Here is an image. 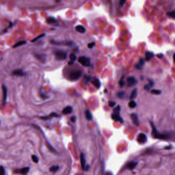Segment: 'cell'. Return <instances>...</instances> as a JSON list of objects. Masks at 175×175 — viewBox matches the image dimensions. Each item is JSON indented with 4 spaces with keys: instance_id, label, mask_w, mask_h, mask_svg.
<instances>
[{
    "instance_id": "obj_1",
    "label": "cell",
    "mask_w": 175,
    "mask_h": 175,
    "mask_svg": "<svg viewBox=\"0 0 175 175\" xmlns=\"http://www.w3.org/2000/svg\"><path fill=\"white\" fill-rule=\"evenodd\" d=\"M150 124L152 127V135L154 138L159 139H162V140H167L170 139V137L169 136V134H161L159 132H158L156 127L154 126L153 122H150Z\"/></svg>"
},
{
    "instance_id": "obj_2",
    "label": "cell",
    "mask_w": 175,
    "mask_h": 175,
    "mask_svg": "<svg viewBox=\"0 0 175 175\" xmlns=\"http://www.w3.org/2000/svg\"><path fill=\"white\" fill-rule=\"evenodd\" d=\"M54 55L56 58L58 60H64L67 58V53L63 50H56L54 51Z\"/></svg>"
},
{
    "instance_id": "obj_3",
    "label": "cell",
    "mask_w": 175,
    "mask_h": 175,
    "mask_svg": "<svg viewBox=\"0 0 175 175\" xmlns=\"http://www.w3.org/2000/svg\"><path fill=\"white\" fill-rule=\"evenodd\" d=\"M82 75V72L79 70H75L71 72L69 74V79L72 81H76L78 80Z\"/></svg>"
},
{
    "instance_id": "obj_4",
    "label": "cell",
    "mask_w": 175,
    "mask_h": 175,
    "mask_svg": "<svg viewBox=\"0 0 175 175\" xmlns=\"http://www.w3.org/2000/svg\"><path fill=\"white\" fill-rule=\"evenodd\" d=\"M78 61L85 67H88L90 64V59L89 58H87L84 56L80 57L78 59Z\"/></svg>"
},
{
    "instance_id": "obj_5",
    "label": "cell",
    "mask_w": 175,
    "mask_h": 175,
    "mask_svg": "<svg viewBox=\"0 0 175 175\" xmlns=\"http://www.w3.org/2000/svg\"><path fill=\"white\" fill-rule=\"evenodd\" d=\"M126 81L127 83V85L129 87H132L137 83V81L135 78L132 76L128 77Z\"/></svg>"
},
{
    "instance_id": "obj_6",
    "label": "cell",
    "mask_w": 175,
    "mask_h": 175,
    "mask_svg": "<svg viewBox=\"0 0 175 175\" xmlns=\"http://www.w3.org/2000/svg\"><path fill=\"white\" fill-rule=\"evenodd\" d=\"M137 140H138V142L139 143H141V144L145 143L147 141L146 136L143 133H141L139 134L138 136Z\"/></svg>"
},
{
    "instance_id": "obj_7",
    "label": "cell",
    "mask_w": 175,
    "mask_h": 175,
    "mask_svg": "<svg viewBox=\"0 0 175 175\" xmlns=\"http://www.w3.org/2000/svg\"><path fill=\"white\" fill-rule=\"evenodd\" d=\"M2 90H3V104H5L7 98V89L5 85H2Z\"/></svg>"
},
{
    "instance_id": "obj_8",
    "label": "cell",
    "mask_w": 175,
    "mask_h": 175,
    "mask_svg": "<svg viewBox=\"0 0 175 175\" xmlns=\"http://www.w3.org/2000/svg\"><path fill=\"white\" fill-rule=\"evenodd\" d=\"M131 118H132L133 122L134 125L137 126H139V121L138 117L136 113H133L132 114H131Z\"/></svg>"
},
{
    "instance_id": "obj_9",
    "label": "cell",
    "mask_w": 175,
    "mask_h": 175,
    "mask_svg": "<svg viewBox=\"0 0 175 175\" xmlns=\"http://www.w3.org/2000/svg\"><path fill=\"white\" fill-rule=\"evenodd\" d=\"M12 75L16 76H24L26 75V73L21 69H15L12 73Z\"/></svg>"
},
{
    "instance_id": "obj_10",
    "label": "cell",
    "mask_w": 175,
    "mask_h": 175,
    "mask_svg": "<svg viewBox=\"0 0 175 175\" xmlns=\"http://www.w3.org/2000/svg\"><path fill=\"white\" fill-rule=\"evenodd\" d=\"M138 165V162H134V161H130L129 163H128L126 165V168L130 170H133L134 168H135L137 165Z\"/></svg>"
},
{
    "instance_id": "obj_11",
    "label": "cell",
    "mask_w": 175,
    "mask_h": 175,
    "mask_svg": "<svg viewBox=\"0 0 175 175\" xmlns=\"http://www.w3.org/2000/svg\"><path fill=\"white\" fill-rule=\"evenodd\" d=\"M145 64V60L143 58H141L139 60V63L135 65V67L138 69H141L143 68V66Z\"/></svg>"
},
{
    "instance_id": "obj_12",
    "label": "cell",
    "mask_w": 175,
    "mask_h": 175,
    "mask_svg": "<svg viewBox=\"0 0 175 175\" xmlns=\"http://www.w3.org/2000/svg\"><path fill=\"white\" fill-rule=\"evenodd\" d=\"M36 58L39 60L41 62L44 63L46 61V56L44 54H39V53H36L35 55Z\"/></svg>"
},
{
    "instance_id": "obj_13",
    "label": "cell",
    "mask_w": 175,
    "mask_h": 175,
    "mask_svg": "<svg viewBox=\"0 0 175 175\" xmlns=\"http://www.w3.org/2000/svg\"><path fill=\"white\" fill-rule=\"evenodd\" d=\"M112 118L113 120L115 121H117V122H120L121 123L123 122V119L119 115L113 113L112 115Z\"/></svg>"
},
{
    "instance_id": "obj_14",
    "label": "cell",
    "mask_w": 175,
    "mask_h": 175,
    "mask_svg": "<svg viewBox=\"0 0 175 175\" xmlns=\"http://www.w3.org/2000/svg\"><path fill=\"white\" fill-rule=\"evenodd\" d=\"M80 160H81V166H82V169L83 170H85V167H86V165H85L86 161H85L84 155V154L83 153L81 154Z\"/></svg>"
},
{
    "instance_id": "obj_15",
    "label": "cell",
    "mask_w": 175,
    "mask_h": 175,
    "mask_svg": "<svg viewBox=\"0 0 175 175\" xmlns=\"http://www.w3.org/2000/svg\"><path fill=\"white\" fill-rule=\"evenodd\" d=\"M72 112V107L70 106H68L63 109L62 111V113L63 114H64V115H67V114L71 113Z\"/></svg>"
},
{
    "instance_id": "obj_16",
    "label": "cell",
    "mask_w": 175,
    "mask_h": 175,
    "mask_svg": "<svg viewBox=\"0 0 175 175\" xmlns=\"http://www.w3.org/2000/svg\"><path fill=\"white\" fill-rule=\"evenodd\" d=\"M154 55L153 52L147 51L145 52V60L147 61H149L154 57Z\"/></svg>"
},
{
    "instance_id": "obj_17",
    "label": "cell",
    "mask_w": 175,
    "mask_h": 175,
    "mask_svg": "<svg viewBox=\"0 0 175 175\" xmlns=\"http://www.w3.org/2000/svg\"><path fill=\"white\" fill-rule=\"evenodd\" d=\"M92 83L93 84V85L98 89L100 88L101 85V83L100 81L99 80V79H98V78L94 79Z\"/></svg>"
},
{
    "instance_id": "obj_18",
    "label": "cell",
    "mask_w": 175,
    "mask_h": 175,
    "mask_svg": "<svg viewBox=\"0 0 175 175\" xmlns=\"http://www.w3.org/2000/svg\"><path fill=\"white\" fill-rule=\"evenodd\" d=\"M46 21L50 24H58V22L57 20L53 17H49L46 20Z\"/></svg>"
},
{
    "instance_id": "obj_19",
    "label": "cell",
    "mask_w": 175,
    "mask_h": 175,
    "mask_svg": "<svg viewBox=\"0 0 175 175\" xmlns=\"http://www.w3.org/2000/svg\"><path fill=\"white\" fill-rule=\"evenodd\" d=\"M76 30H77V31L81 33H85V32L86 31V29L82 25H78L76 27Z\"/></svg>"
},
{
    "instance_id": "obj_20",
    "label": "cell",
    "mask_w": 175,
    "mask_h": 175,
    "mask_svg": "<svg viewBox=\"0 0 175 175\" xmlns=\"http://www.w3.org/2000/svg\"><path fill=\"white\" fill-rule=\"evenodd\" d=\"M85 116H86V119L88 120H89V121H90V120H92L93 119L92 114V113H91V112H90V111L88 109L86 110V111H85Z\"/></svg>"
},
{
    "instance_id": "obj_21",
    "label": "cell",
    "mask_w": 175,
    "mask_h": 175,
    "mask_svg": "<svg viewBox=\"0 0 175 175\" xmlns=\"http://www.w3.org/2000/svg\"><path fill=\"white\" fill-rule=\"evenodd\" d=\"M29 171V168L28 167H26L23 168L22 169L20 170V173H21L23 175H26L27 174Z\"/></svg>"
},
{
    "instance_id": "obj_22",
    "label": "cell",
    "mask_w": 175,
    "mask_h": 175,
    "mask_svg": "<svg viewBox=\"0 0 175 175\" xmlns=\"http://www.w3.org/2000/svg\"><path fill=\"white\" fill-rule=\"evenodd\" d=\"M26 43H27V42L26 41H20L18 42L15 43V44L13 45V48L18 47H19L20 46H22L23 45L25 44H26Z\"/></svg>"
},
{
    "instance_id": "obj_23",
    "label": "cell",
    "mask_w": 175,
    "mask_h": 175,
    "mask_svg": "<svg viewBox=\"0 0 175 175\" xmlns=\"http://www.w3.org/2000/svg\"><path fill=\"white\" fill-rule=\"evenodd\" d=\"M137 88H134L133 91L132 92V93H131V95L130 97V99H134L136 98V97H137Z\"/></svg>"
},
{
    "instance_id": "obj_24",
    "label": "cell",
    "mask_w": 175,
    "mask_h": 175,
    "mask_svg": "<svg viewBox=\"0 0 175 175\" xmlns=\"http://www.w3.org/2000/svg\"><path fill=\"white\" fill-rule=\"evenodd\" d=\"M136 105H137L136 103L133 100L131 101H130L129 103V106L131 108H135V107H136Z\"/></svg>"
},
{
    "instance_id": "obj_25",
    "label": "cell",
    "mask_w": 175,
    "mask_h": 175,
    "mask_svg": "<svg viewBox=\"0 0 175 175\" xmlns=\"http://www.w3.org/2000/svg\"><path fill=\"white\" fill-rule=\"evenodd\" d=\"M151 93L152 94H154V95H159L162 93L161 90L159 89H152L151 90Z\"/></svg>"
},
{
    "instance_id": "obj_26",
    "label": "cell",
    "mask_w": 175,
    "mask_h": 175,
    "mask_svg": "<svg viewBox=\"0 0 175 175\" xmlns=\"http://www.w3.org/2000/svg\"><path fill=\"white\" fill-rule=\"evenodd\" d=\"M125 96V93L124 92H120L117 93V96L120 99H123Z\"/></svg>"
},
{
    "instance_id": "obj_27",
    "label": "cell",
    "mask_w": 175,
    "mask_h": 175,
    "mask_svg": "<svg viewBox=\"0 0 175 175\" xmlns=\"http://www.w3.org/2000/svg\"><path fill=\"white\" fill-rule=\"evenodd\" d=\"M120 110H121L120 106V105H118V106H117L116 107H115V108L113 109V113H113L117 114V115H119Z\"/></svg>"
},
{
    "instance_id": "obj_28",
    "label": "cell",
    "mask_w": 175,
    "mask_h": 175,
    "mask_svg": "<svg viewBox=\"0 0 175 175\" xmlns=\"http://www.w3.org/2000/svg\"><path fill=\"white\" fill-rule=\"evenodd\" d=\"M59 166L53 165L50 168L49 170L50 171H51V172H56V171H57L59 170Z\"/></svg>"
},
{
    "instance_id": "obj_29",
    "label": "cell",
    "mask_w": 175,
    "mask_h": 175,
    "mask_svg": "<svg viewBox=\"0 0 175 175\" xmlns=\"http://www.w3.org/2000/svg\"><path fill=\"white\" fill-rule=\"evenodd\" d=\"M124 76H123L122 77V78H121V80L119 81V85L120 86V87H123L124 85H125V81H124Z\"/></svg>"
},
{
    "instance_id": "obj_30",
    "label": "cell",
    "mask_w": 175,
    "mask_h": 175,
    "mask_svg": "<svg viewBox=\"0 0 175 175\" xmlns=\"http://www.w3.org/2000/svg\"><path fill=\"white\" fill-rule=\"evenodd\" d=\"M69 58L70 60H71L72 61L74 62L75 61L77 60V56L75 54H74V53H70L69 55Z\"/></svg>"
},
{
    "instance_id": "obj_31",
    "label": "cell",
    "mask_w": 175,
    "mask_h": 175,
    "mask_svg": "<svg viewBox=\"0 0 175 175\" xmlns=\"http://www.w3.org/2000/svg\"><path fill=\"white\" fill-rule=\"evenodd\" d=\"M167 15L168 16H170V17H171L173 19H175V11L169 12L167 13Z\"/></svg>"
},
{
    "instance_id": "obj_32",
    "label": "cell",
    "mask_w": 175,
    "mask_h": 175,
    "mask_svg": "<svg viewBox=\"0 0 175 175\" xmlns=\"http://www.w3.org/2000/svg\"><path fill=\"white\" fill-rule=\"evenodd\" d=\"M31 158H32V161H33V162H35L36 163L39 162V158H38V157L36 156V155H32V157H31Z\"/></svg>"
},
{
    "instance_id": "obj_33",
    "label": "cell",
    "mask_w": 175,
    "mask_h": 175,
    "mask_svg": "<svg viewBox=\"0 0 175 175\" xmlns=\"http://www.w3.org/2000/svg\"><path fill=\"white\" fill-rule=\"evenodd\" d=\"M0 175H5V170L3 166H0Z\"/></svg>"
},
{
    "instance_id": "obj_34",
    "label": "cell",
    "mask_w": 175,
    "mask_h": 175,
    "mask_svg": "<svg viewBox=\"0 0 175 175\" xmlns=\"http://www.w3.org/2000/svg\"><path fill=\"white\" fill-rule=\"evenodd\" d=\"M95 45V42H92V43H90L89 44H88V45H87V46H88V48L91 49Z\"/></svg>"
},
{
    "instance_id": "obj_35",
    "label": "cell",
    "mask_w": 175,
    "mask_h": 175,
    "mask_svg": "<svg viewBox=\"0 0 175 175\" xmlns=\"http://www.w3.org/2000/svg\"><path fill=\"white\" fill-rule=\"evenodd\" d=\"M45 35V34H42V35H40V36H37V37H36V38H35V39H33V40H32V42H35V41H36L37 40H39V39H40V38H42V37H43V36H44Z\"/></svg>"
},
{
    "instance_id": "obj_36",
    "label": "cell",
    "mask_w": 175,
    "mask_h": 175,
    "mask_svg": "<svg viewBox=\"0 0 175 175\" xmlns=\"http://www.w3.org/2000/svg\"><path fill=\"white\" fill-rule=\"evenodd\" d=\"M90 79V77L88 75H86L84 77V80H85V83H87V82L89 81V80Z\"/></svg>"
},
{
    "instance_id": "obj_37",
    "label": "cell",
    "mask_w": 175,
    "mask_h": 175,
    "mask_svg": "<svg viewBox=\"0 0 175 175\" xmlns=\"http://www.w3.org/2000/svg\"><path fill=\"white\" fill-rule=\"evenodd\" d=\"M116 102H114V101H110L109 102V106H110L111 107H113L114 106H115L116 105Z\"/></svg>"
},
{
    "instance_id": "obj_38",
    "label": "cell",
    "mask_w": 175,
    "mask_h": 175,
    "mask_svg": "<svg viewBox=\"0 0 175 175\" xmlns=\"http://www.w3.org/2000/svg\"><path fill=\"white\" fill-rule=\"evenodd\" d=\"M150 87H151L150 85L149 84H146V85H145V86H144V89H145L146 90L149 91V90H150Z\"/></svg>"
},
{
    "instance_id": "obj_39",
    "label": "cell",
    "mask_w": 175,
    "mask_h": 175,
    "mask_svg": "<svg viewBox=\"0 0 175 175\" xmlns=\"http://www.w3.org/2000/svg\"><path fill=\"white\" fill-rule=\"evenodd\" d=\"M149 84L150 85L151 87L153 86L154 85V82L153 81L151 80H150V79H149Z\"/></svg>"
},
{
    "instance_id": "obj_40",
    "label": "cell",
    "mask_w": 175,
    "mask_h": 175,
    "mask_svg": "<svg viewBox=\"0 0 175 175\" xmlns=\"http://www.w3.org/2000/svg\"><path fill=\"white\" fill-rule=\"evenodd\" d=\"M76 117H75V116H72V118H71V119H70V120H71V121H72V122H76Z\"/></svg>"
},
{
    "instance_id": "obj_41",
    "label": "cell",
    "mask_w": 175,
    "mask_h": 175,
    "mask_svg": "<svg viewBox=\"0 0 175 175\" xmlns=\"http://www.w3.org/2000/svg\"><path fill=\"white\" fill-rule=\"evenodd\" d=\"M157 57H158V58L161 59L162 58H163V55L162 54V53H159V54H157Z\"/></svg>"
},
{
    "instance_id": "obj_42",
    "label": "cell",
    "mask_w": 175,
    "mask_h": 175,
    "mask_svg": "<svg viewBox=\"0 0 175 175\" xmlns=\"http://www.w3.org/2000/svg\"><path fill=\"white\" fill-rule=\"evenodd\" d=\"M125 2H126L125 1H123V0H122V1H121L120 2V6H122L124 4V3H125Z\"/></svg>"
},
{
    "instance_id": "obj_43",
    "label": "cell",
    "mask_w": 175,
    "mask_h": 175,
    "mask_svg": "<svg viewBox=\"0 0 175 175\" xmlns=\"http://www.w3.org/2000/svg\"><path fill=\"white\" fill-rule=\"evenodd\" d=\"M105 175H113V173H111L110 171H108V172H107L106 173Z\"/></svg>"
},
{
    "instance_id": "obj_44",
    "label": "cell",
    "mask_w": 175,
    "mask_h": 175,
    "mask_svg": "<svg viewBox=\"0 0 175 175\" xmlns=\"http://www.w3.org/2000/svg\"><path fill=\"white\" fill-rule=\"evenodd\" d=\"M73 64V61H69V62H68V64H69V65H72Z\"/></svg>"
}]
</instances>
